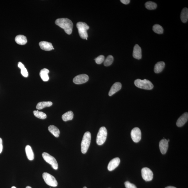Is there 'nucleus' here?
I'll return each instance as SVG.
<instances>
[{"instance_id": "f257e3e1", "label": "nucleus", "mask_w": 188, "mask_h": 188, "mask_svg": "<svg viewBox=\"0 0 188 188\" xmlns=\"http://www.w3.org/2000/svg\"><path fill=\"white\" fill-rule=\"evenodd\" d=\"M56 25L62 28L65 33L70 35L72 33L73 24L71 20L68 18H59L55 20Z\"/></svg>"}, {"instance_id": "f03ea898", "label": "nucleus", "mask_w": 188, "mask_h": 188, "mask_svg": "<svg viewBox=\"0 0 188 188\" xmlns=\"http://www.w3.org/2000/svg\"><path fill=\"white\" fill-rule=\"evenodd\" d=\"M91 141V134L90 132L87 131L83 136L81 144L82 153L85 154L90 146Z\"/></svg>"}, {"instance_id": "7ed1b4c3", "label": "nucleus", "mask_w": 188, "mask_h": 188, "mask_svg": "<svg viewBox=\"0 0 188 188\" xmlns=\"http://www.w3.org/2000/svg\"><path fill=\"white\" fill-rule=\"evenodd\" d=\"M134 83L137 87L139 88L145 89V90H151L154 87V85L151 82L146 79H136Z\"/></svg>"}, {"instance_id": "20e7f679", "label": "nucleus", "mask_w": 188, "mask_h": 188, "mask_svg": "<svg viewBox=\"0 0 188 188\" xmlns=\"http://www.w3.org/2000/svg\"><path fill=\"white\" fill-rule=\"evenodd\" d=\"M79 31V36L82 39H86L87 40L88 34L87 31L89 29V26L85 22H78L76 25Z\"/></svg>"}, {"instance_id": "39448f33", "label": "nucleus", "mask_w": 188, "mask_h": 188, "mask_svg": "<svg viewBox=\"0 0 188 188\" xmlns=\"http://www.w3.org/2000/svg\"><path fill=\"white\" fill-rule=\"evenodd\" d=\"M107 131L105 127L102 126L99 131L96 139L97 144L99 145H103L106 140Z\"/></svg>"}, {"instance_id": "423d86ee", "label": "nucleus", "mask_w": 188, "mask_h": 188, "mask_svg": "<svg viewBox=\"0 0 188 188\" xmlns=\"http://www.w3.org/2000/svg\"><path fill=\"white\" fill-rule=\"evenodd\" d=\"M42 155L44 160L51 165L53 169L57 170L58 169V164L55 157L46 152L43 153Z\"/></svg>"}, {"instance_id": "0eeeda50", "label": "nucleus", "mask_w": 188, "mask_h": 188, "mask_svg": "<svg viewBox=\"0 0 188 188\" xmlns=\"http://www.w3.org/2000/svg\"><path fill=\"white\" fill-rule=\"evenodd\" d=\"M43 178L45 183L48 185L52 187H56L57 182L54 176L47 172H44L43 174Z\"/></svg>"}, {"instance_id": "6e6552de", "label": "nucleus", "mask_w": 188, "mask_h": 188, "mask_svg": "<svg viewBox=\"0 0 188 188\" xmlns=\"http://www.w3.org/2000/svg\"><path fill=\"white\" fill-rule=\"evenodd\" d=\"M142 177L145 181H151L153 177V174L152 171L148 167H144L141 170Z\"/></svg>"}, {"instance_id": "1a4fd4ad", "label": "nucleus", "mask_w": 188, "mask_h": 188, "mask_svg": "<svg viewBox=\"0 0 188 188\" xmlns=\"http://www.w3.org/2000/svg\"><path fill=\"white\" fill-rule=\"evenodd\" d=\"M131 137L134 142L138 143L140 141L141 138V130L139 128L136 127L132 130L131 133Z\"/></svg>"}, {"instance_id": "9d476101", "label": "nucleus", "mask_w": 188, "mask_h": 188, "mask_svg": "<svg viewBox=\"0 0 188 188\" xmlns=\"http://www.w3.org/2000/svg\"><path fill=\"white\" fill-rule=\"evenodd\" d=\"M89 77L85 74H82L75 76L73 80V82L76 84H80L88 81Z\"/></svg>"}, {"instance_id": "9b49d317", "label": "nucleus", "mask_w": 188, "mask_h": 188, "mask_svg": "<svg viewBox=\"0 0 188 188\" xmlns=\"http://www.w3.org/2000/svg\"><path fill=\"white\" fill-rule=\"evenodd\" d=\"M120 162V160L118 157H116L110 161L108 165V169L109 171H113L118 167Z\"/></svg>"}, {"instance_id": "f8f14e48", "label": "nucleus", "mask_w": 188, "mask_h": 188, "mask_svg": "<svg viewBox=\"0 0 188 188\" xmlns=\"http://www.w3.org/2000/svg\"><path fill=\"white\" fill-rule=\"evenodd\" d=\"M159 148L162 154H165L166 153L168 148V142L167 139H163L160 141Z\"/></svg>"}, {"instance_id": "ddd939ff", "label": "nucleus", "mask_w": 188, "mask_h": 188, "mask_svg": "<svg viewBox=\"0 0 188 188\" xmlns=\"http://www.w3.org/2000/svg\"><path fill=\"white\" fill-rule=\"evenodd\" d=\"M133 56L134 58L138 60L142 57V51L138 45L136 44L133 48Z\"/></svg>"}, {"instance_id": "4468645a", "label": "nucleus", "mask_w": 188, "mask_h": 188, "mask_svg": "<svg viewBox=\"0 0 188 188\" xmlns=\"http://www.w3.org/2000/svg\"><path fill=\"white\" fill-rule=\"evenodd\" d=\"M188 119V114L186 112L183 114L178 119L176 123V125L178 127H181L185 124L187 121Z\"/></svg>"}, {"instance_id": "2eb2a0df", "label": "nucleus", "mask_w": 188, "mask_h": 188, "mask_svg": "<svg viewBox=\"0 0 188 188\" xmlns=\"http://www.w3.org/2000/svg\"><path fill=\"white\" fill-rule=\"evenodd\" d=\"M39 45L42 50H45V51H50L54 49L51 43L46 41H42L39 43Z\"/></svg>"}, {"instance_id": "dca6fc26", "label": "nucleus", "mask_w": 188, "mask_h": 188, "mask_svg": "<svg viewBox=\"0 0 188 188\" xmlns=\"http://www.w3.org/2000/svg\"><path fill=\"white\" fill-rule=\"evenodd\" d=\"M122 87V84L120 82H116L111 87L109 92V96H111L115 93L121 90Z\"/></svg>"}, {"instance_id": "f3484780", "label": "nucleus", "mask_w": 188, "mask_h": 188, "mask_svg": "<svg viewBox=\"0 0 188 188\" xmlns=\"http://www.w3.org/2000/svg\"><path fill=\"white\" fill-rule=\"evenodd\" d=\"M50 71L47 69L44 68L40 70V76L43 81L44 82H47L49 79L48 74Z\"/></svg>"}, {"instance_id": "a211bd4d", "label": "nucleus", "mask_w": 188, "mask_h": 188, "mask_svg": "<svg viewBox=\"0 0 188 188\" xmlns=\"http://www.w3.org/2000/svg\"><path fill=\"white\" fill-rule=\"evenodd\" d=\"M15 41L18 44L24 45L27 42L26 37L24 35H18L15 38Z\"/></svg>"}, {"instance_id": "6ab92c4d", "label": "nucleus", "mask_w": 188, "mask_h": 188, "mask_svg": "<svg viewBox=\"0 0 188 188\" xmlns=\"http://www.w3.org/2000/svg\"><path fill=\"white\" fill-rule=\"evenodd\" d=\"M25 150L28 159L29 160H33L34 158V154L31 146L27 145L26 147Z\"/></svg>"}, {"instance_id": "aec40b11", "label": "nucleus", "mask_w": 188, "mask_h": 188, "mask_svg": "<svg viewBox=\"0 0 188 188\" xmlns=\"http://www.w3.org/2000/svg\"><path fill=\"white\" fill-rule=\"evenodd\" d=\"M52 104V102L51 101L40 102L37 104L36 108L37 109L41 110L44 108L51 106Z\"/></svg>"}, {"instance_id": "412c9836", "label": "nucleus", "mask_w": 188, "mask_h": 188, "mask_svg": "<svg viewBox=\"0 0 188 188\" xmlns=\"http://www.w3.org/2000/svg\"><path fill=\"white\" fill-rule=\"evenodd\" d=\"M165 65V63L163 61H160L156 63L154 67V72L157 74L161 72L164 68Z\"/></svg>"}, {"instance_id": "4be33fe9", "label": "nucleus", "mask_w": 188, "mask_h": 188, "mask_svg": "<svg viewBox=\"0 0 188 188\" xmlns=\"http://www.w3.org/2000/svg\"><path fill=\"white\" fill-rule=\"evenodd\" d=\"M48 130L52 134L56 137H59L60 131L58 128L54 125H50L48 127Z\"/></svg>"}, {"instance_id": "5701e85b", "label": "nucleus", "mask_w": 188, "mask_h": 188, "mask_svg": "<svg viewBox=\"0 0 188 188\" xmlns=\"http://www.w3.org/2000/svg\"><path fill=\"white\" fill-rule=\"evenodd\" d=\"M180 19L183 23L187 22L188 19V9L184 8L182 10L180 14Z\"/></svg>"}, {"instance_id": "b1692460", "label": "nucleus", "mask_w": 188, "mask_h": 188, "mask_svg": "<svg viewBox=\"0 0 188 188\" xmlns=\"http://www.w3.org/2000/svg\"><path fill=\"white\" fill-rule=\"evenodd\" d=\"M74 114L72 111H69L64 114L62 115V120L65 122L67 121L71 120L73 119Z\"/></svg>"}, {"instance_id": "393cba45", "label": "nucleus", "mask_w": 188, "mask_h": 188, "mask_svg": "<svg viewBox=\"0 0 188 188\" xmlns=\"http://www.w3.org/2000/svg\"><path fill=\"white\" fill-rule=\"evenodd\" d=\"M33 113L35 116L40 119L43 120V119H45L47 118V115L46 114L42 111H33Z\"/></svg>"}, {"instance_id": "a878e982", "label": "nucleus", "mask_w": 188, "mask_h": 188, "mask_svg": "<svg viewBox=\"0 0 188 188\" xmlns=\"http://www.w3.org/2000/svg\"><path fill=\"white\" fill-rule=\"evenodd\" d=\"M145 6L149 10H153L157 8V5L153 2L149 1L145 4Z\"/></svg>"}, {"instance_id": "bb28decb", "label": "nucleus", "mask_w": 188, "mask_h": 188, "mask_svg": "<svg viewBox=\"0 0 188 188\" xmlns=\"http://www.w3.org/2000/svg\"><path fill=\"white\" fill-rule=\"evenodd\" d=\"M153 30L157 34H162L163 32V29L160 25L156 24L153 27Z\"/></svg>"}, {"instance_id": "cd10ccee", "label": "nucleus", "mask_w": 188, "mask_h": 188, "mask_svg": "<svg viewBox=\"0 0 188 188\" xmlns=\"http://www.w3.org/2000/svg\"><path fill=\"white\" fill-rule=\"evenodd\" d=\"M114 61V57L112 55L108 56L104 62V66H109L112 64Z\"/></svg>"}, {"instance_id": "c85d7f7f", "label": "nucleus", "mask_w": 188, "mask_h": 188, "mask_svg": "<svg viewBox=\"0 0 188 188\" xmlns=\"http://www.w3.org/2000/svg\"><path fill=\"white\" fill-rule=\"evenodd\" d=\"M104 60H105V57L103 55H100L95 59L96 63L98 64H102Z\"/></svg>"}, {"instance_id": "c756f323", "label": "nucleus", "mask_w": 188, "mask_h": 188, "mask_svg": "<svg viewBox=\"0 0 188 188\" xmlns=\"http://www.w3.org/2000/svg\"><path fill=\"white\" fill-rule=\"evenodd\" d=\"M124 184L126 188H137L134 184L130 183L129 181L126 182Z\"/></svg>"}, {"instance_id": "7c9ffc66", "label": "nucleus", "mask_w": 188, "mask_h": 188, "mask_svg": "<svg viewBox=\"0 0 188 188\" xmlns=\"http://www.w3.org/2000/svg\"><path fill=\"white\" fill-rule=\"evenodd\" d=\"M21 72L22 75L24 76V77H27L28 76V73L27 69L25 67L21 69Z\"/></svg>"}, {"instance_id": "2f4dec72", "label": "nucleus", "mask_w": 188, "mask_h": 188, "mask_svg": "<svg viewBox=\"0 0 188 188\" xmlns=\"http://www.w3.org/2000/svg\"><path fill=\"white\" fill-rule=\"evenodd\" d=\"M3 148L2 139L0 138V154L2 152Z\"/></svg>"}, {"instance_id": "473e14b6", "label": "nucleus", "mask_w": 188, "mask_h": 188, "mask_svg": "<svg viewBox=\"0 0 188 188\" xmlns=\"http://www.w3.org/2000/svg\"><path fill=\"white\" fill-rule=\"evenodd\" d=\"M120 1L121 2L125 5L129 4L130 1V0H121Z\"/></svg>"}, {"instance_id": "72a5a7b5", "label": "nucleus", "mask_w": 188, "mask_h": 188, "mask_svg": "<svg viewBox=\"0 0 188 188\" xmlns=\"http://www.w3.org/2000/svg\"><path fill=\"white\" fill-rule=\"evenodd\" d=\"M18 67L20 69H21V70L22 69L25 67L24 65L23 64H22L21 62H20L18 63Z\"/></svg>"}, {"instance_id": "f704fd0d", "label": "nucleus", "mask_w": 188, "mask_h": 188, "mask_svg": "<svg viewBox=\"0 0 188 188\" xmlns=\"http://www.w3.org/2000/svg\"><path fill=\"white\" fill-rule=\"evenodd\" d=\"M165 188H177L176 187H172V186H168V187H167Z\"/></svg>"}, {"instance_id": "c9c22d12", "label": "nucleus", "mask_w": 188, "mask_h": 188, "mask_svg": "<svg viewBox=\"0 0 188 188\" xmlns=\"http://www.w3.org/2000/svg\"><path fill=\"white\" fill-rule=\"evenodd\" d=\"M26 188H31V187H29V186H27V187H26Z\"/></svg>"}, {"instance_id": "e433bc0d", "label": "nucleus", "mask_w": 188, "mask_h": 188, "mask_svg": "<svg viewBox=\"0 0 188 188\" xmlns=\"http://www.w3.org/2000/svg\"><path fill=\"white\" fill-rule=\"evenodd\" d=\"M11 188H17L15 187H11Z\"/></svg>"}, {"instance_id": "4c0bfd02", "label": "nucleus", "mask_w": 188, "mask_h": 188, "mask_svg": "<svg viewBox=\"0 0 188 188\" xmlns=\"http://www.w3.org/2000/svg\"><path fill=\"white\" fill-rule=\"evenodd\" d=\"M167 141H168V142H169V141H170V140H169V139H168V140H167Z\"/></svg>"}, {"instance_id": "58836bf2", "label": "nucleus", "mask_w": 188, "mask_h": 188, "mask_svg": "<svg viewBox=\"0 0 188 188\" xmlns=\"http://www.w3.org/2000/svg\"><path fill=\"white\" fill-rule=\"evenodd\" d=\"M83 188H87L86 187H84Z\"/></svg>"}]
</instances>
